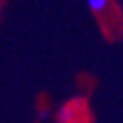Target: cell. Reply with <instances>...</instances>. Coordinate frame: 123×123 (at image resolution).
Wrapping results in <instances>:
<instances>
[{
  "mask_svg": "<svg viewBox=\"0 0 123 123\" xmlns=\"http://www.w3.org/2000/svg\"><path fill=\"white\" fill-rule=\"evenodd\" d=\"M57 123H86V105L82 100H70L63 104L55 113Z\"/></svg>",
  "mask_w": 123,
  "mask_h": 123,
  "instance_id": "cell-1",
  "label": "cell"
},
{
  "mask_svg": "<svg viewBox=\"0 0 123 123\" xmlns=\"http://www.w3.org/2000/svg\"><path fill=\"white\" fill-rule=\"evenodd\" d=\"M86 6L94 12V14H102L104 10H107L110 0H86Z\"/></svg>",
  "mask_w": 123,
  "mask_h": 123,
  "instance_id": "cell-2",
  "label": "cell"
}]
</instances>
